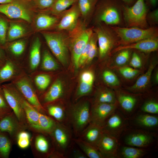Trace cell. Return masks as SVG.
I'll use <instances>...</instances> for the list:
<instances>
[{
	"instance_id": "obj_1",
	"label": "cell",
	"mask_w": 158,
	"mask_h": 158,
	"mask_svg": "<svg viewBox=\"0 0 158 158\" xmlns=\"http://www.w3.org/2000/svg\"><path fill=\"white\" fill-rule=\"evenodd\" d=\"M118 0H103L98 2L92 17L95 25L103 23L110 26L124 27L123 4Z\"/></svg>"
},
{
	"instance_id": "obj_2",
	"label": "cell",
	"mask_w": 158,
	"mask_h": 158,
	"mask_svg": "<svg viewBox=\"0 0 158 158\" xmlns=\"http://www.w3.org/2000/svg\"><path fill=\"white\" fill-rule=\"evenodd\" d=\"M93 28H87L86 24L79 20L75 27L67 32L68 46L70 47L74 66L76 69L79 67L80 57L93 32Z\"/></svg>"
},
{
	"instance_id": "obj_3",
	"label": "cell",
	"mask_w": 158,
	"mask_h": 158,
	"mask_svg": "<svg viewBox=\"0 0 158 158\" xmlns=\"http://www.w3.org/2000/svg\"><path fill=\"white\" fill-rule=\"evenodd\" d=\"M122 9L124 27H150L146 20L148 10L145 0H137L131 6L123 4Z\"/></svg>"
},
{
	"instance_id": "obj_4",
	"label": "cell",
	"mask_w": 158,
	"mask_h": 158,
	"mask_svg": "<svg viewBox=\"0 0 158 158\" xmlns=\"http://www.w3.org/2000/svg\"><path fill=\"white\" fill-rule=\"evenodd\" d=\"M93 30L97 36L99 57L101 59H104L119 46V37L111 26L103 23L95 25L93 27Z\"/></svg>"
},
{
	"instance_id": "obj_5",
	"label": "cell",
	"mask_w": 158,
	"mask_h": 158,
	"mask_svg": "<svg viewBox=\"0 0 158 158\" xmlns=\"http://www.w3.org/2000/svg\"><path fill=\"white\" fill-rule=\"evenodd\" d=\"M119 38V45H124L149 38L158 37L157 26L142 29L136 27L111 26Z\"/></svg>"
},
{
	"instance_id": "obj_6",
	"label": "cell",
	"mask_w": 158,
	"mask_h": 158,
	"mask_svg": "<svg viewBox=\"0 0 158 158\" xmlns=\"http://www.w3.org/2000/svg\"><path fill=\"white\" fill-rule=\"evenodd\" d=\"M49 49L59 61L64 66L68 63V41L65 31L42 32Z\"/></svg>"
},
{
	"instance_id": "obj_7",
	"label": "cell",
	"mask_w": 158,
	"mask_h": 158,
	"mask_svg": "<svg viewBox=\"0 0 158 158\" xmlns=\"http://www.w3.org/2000/svg\"><path fill=\"white\" fill-rule=\"evenodd\" d=\"M90 109L87 101L79 103L68 110V122L75 137H78L90 122Z\"/></svg>"
},
{
	"instance_id": "obj_8",
	"label": "cell",
	"mask_w": 158,
	"mask_h": 158,
	"mask_svg": "<svg viewBox=\"0 0 158 158\" xmlns=\"http://www.w3.org/2000/svg\"><path fill=\"white\" fill-rule=\"evenodd\" d=\"M23 97L38 111H45L38 97L31 80L25 73L11 81ZM44 114V113H43Z\"/></svg>"
},
{
	"instance_id": "obj_9",
	"label": "cell",
	"mask_w": 158,
	"mask_h": 158,
	"mask_svg": "<svg viewBox=\"0 0 158 158\" xmlns=\"http://www.w3.org/2000/svg\"><path fill=\"white\" fill-rule=\"evenodd\" d=\"M1 86L7 102L20 124L23 127L29 126L25 112L17 96V89L11 83Z\"/></svg>"
},
{
	"instance_id": "obj_10",
	"label": "cell",
	"mask_w": 158,
	"mask_h": 158,
	"mask_svg": "<svg viewBox=\"0 0 158 158\" xmlns=\"http://www.w3.org/2000/svg\"><path fill=\"white\" fill-rule=\"evenodd\" d=\"M28 5L23 0H15L12 2L0 4V13L11 18L20 19L31 21Z\"/></svg>"
},
{
	"instance_id": "obj_11",
	"label": "cell",
	"mask_w": 158,
	"mask_h": 158,
	"mask_svg": "<svg viewBox=\"0 0 158 158\" xmlns=\"http://www.w3.org/2000/svg\"><path fill=\"white\" fill-rule=\"evenodd\" d=\"M77 2L62 14L56 27L58 31L68 32L74 28L77 24L79 17L81 16Z\"/></svg>"
},
{
	"instance_id": "obj_12",
	"label": "cell",
	"mask_w": 158,
	"mask_h": 158,
	"mask_svg": "<svg viewBox=\"0 0 158 158\" xmlns=\"http://www.w3.org/2000/svg\"><path fill=\"white\" fill-rule=\"evenodd\" d=\"M116 104H95L90 109V123L102 127L107 118L116 108Z\"/></svg>"
},
{
	"instance_id": "obj_13",
	"label": "cell",
	"mask_w": 158,
	"mask_h": 158,
	"mask_svg": "<svg viewBox=\"0 0 158 158\" xmlns=\"http://www.w3.org/2000/svg\"><path fill=\"white\" fill-rule=\"evenodd\" d=\"M24 74L18 63L7 57L5 63L0 66V86L4 83L12 81Z\"/></svg>"
},
{
	"instance_id": "obj_14",
	"label": "cell",
	"mask_w": 158,
	"mask_h": 158,
	"mask_svg": "<svg viewBox=\"0 0 158 158\" xmlns=\"http://www.w3.org/2000/svg\"><path fill=\"white\" fill-rule=\"evenodd\" d=\"M50 134L57 148L63 154L70 144L71 137L70 130L64 124L57 122Z\"/></svg>"
},
{
	"instance_id": "obj_15",
	"label": "cell",
	"mask_w": 158,
	"mask_h": 158,
	"mask_svg": "<svg viewBox=\"0 0 158 158\" xmlns=\"http://www.w3.org/2000/svg\"><path fill=\"white\" fill-rule=\"evenodd\" d=\"M158 37L142 40L129 44L119 46L114 49L111 54L124 49H135L146 53H150L157 50Z\"/></svg>"
},
{
	"instance_id": "obj_16",
	"label": "cell",
	"mask_w": 158,
	"mask_h": 158,
	"mask_svg": "<svg viewBox=\"0 0 158 158\" xmlns=\"http://www.w3.org/2000/svg\"><path fill=\"white\" fill-rule=\"evenodd\" d=\"M117 147V142L115 136L104 133H103L97 145V147L103 158L114 157Z\"/></svg>"
},
{
	"instance_id": "obj_17",
	"label": "cell",
	"mask_w": 158,
	"mask_h": 158,
	"mask_svg": "<svg viewBox=\"0 0 158 158\" xmlns=\"http://www.w3.org/2000/svg\"><path fill=\"white\" fill-rule=\"evenodd\" d=\"M103 133L101 127L89 123L78 138L97 147V144Z\"/></svg>"
},
{
	"instance_id": "obj_18",
	"label": "cell",
	"mask_w": 158,
	"mask_h": 158,
	"mask_svg": "<svg viewBox=\"0 0 158 158\" xmlns=\"http://www.w3.org/2000/svg\"><path fill=\"white\" fill-rule=\"evenodd\" d=\"M23 128L13 116V112L0 119V131L8 133L10 135L18 134Z\"/></svg>"
},
{
	"instance_id": "obj_19",
	"label": "cell",
	"mask_w": 158,
	"mask_h": 158,
	"mask_svg": "<svg viewBox=\"0 0 158 158\" xmlns=\"http://www.w3.org/2000/svg\"><path fill=\"white\" fill-rule=\"evenodd\" d=\"M17 96L25 112L29 126L31 128L37 124L40 112L23 97L18 90Z\"/></svg>"
},
{
	"instance_id": "obj_20",
	"label": "cell",
	"mask_w": 158,
	"mask_h": 158,
	"mask_svg": "<svg viewBox=\"0 0 158 158\" xmlns=\"http://www.w3.org/2000/svg\"><path fill=\"white\" fill-rule=\"evenodd\" d=\"M94 79V75L91 71H87L82 73L80 76L79 86L76 94V99L87 95L91 92Z\"/></svg>"
},
{
	"instance_id": "obj_21",
	"label": "cell",
	"mask_w": 158,
	"mask_h": 158,
	"mask_svg": "<svg viewBox=\"0 0 158 158\" xmlns=\"http://www.w3.org/2000/svg\"><path fill=\"white\" fill-rule=\"evenodd\" d=\"M123 121L118 114L113 113L106 120L102 127L103 133L114 136L121 130Z\"/></svg>"
},
{
	"instance_id": "obj_22",
	"label": "cell",
	"mask_w": 158,
	"mask_h": 158,
	"mask_svg": "<svg viewBox=\"0 0 158 158\" xmlns=\"http://www.w3.org/2000/svg\"><path fill=\"white\" fill-rule=\"evenodd\" d=\"M99 0H78L77 3L81 16L86 22L92 18L96 5Z\"/></svg>"
},
{
	"instance_id": "obj_23",
	"label": "cell",
	"mask_w": 158,
	"mask_h": 158,
	"mask_svg": "<svg viewBox=\"0 0 158 158\" xmlns=\"http://www.w3.org/2000/svg\"><path fill=\"white\" fill-rule=\"evenodd\" d=\"M56 122L51 118L40 112L37 124L31 129L39 132L50 134L55 128Z\"/></svg>"
},
{
	"instance_id": "obj_24",
	"label": "cell",
	"mask_w": 158,
	"mask_h": 158,
	"mask_svg": "<svg viewBox=\"0 0 158 158\" xmlns=\"http://www.w3.org/2000/svg\"><path fill=\"white\" fill-rule=\"evenodd\" d=\"M41 46L40 41L39 38L37 37L32 43L29 54V66L32 71L36 70L40 64Z\"/></svg>"
},
{
	"instance_id": "obj_25",
	"label": "cell",
	"mask_w": 158,
	"mask_h": 158,
	"mask_svg": "<svg viewBox=\"0 0 158 158\" xmlns=\"http://www.w3.org/2000/svg\"><path fill=\"white\" fill-rule=\"evenodd\" d=\"M63 94V89L61 81L56 80L49 90L45 94L43 100L46 103L54 102L61 98Z\"/></svg>"
},
{
	"instance_id": "obj_26",
	"label": "cell",
	"mask_w": 158,
	"mask_h": 158,
	"mask_svg": "<svg viewBox=\"0 0 158 158\" xmlns=\"http://www.w3.org/2000/svg\"><path fill=\"white\" fill-rule=\"evenodd\" d=\"M152 138L149 135L143 133L131 134L125 139L126 144L137 147H143L147 146L151 142Z\"/></svg>"
},
{
	"instance_id": "obj_27",
	"label": "cell",
	"mask_w": 158,
	"mask_h": 158,
	"mask_svg": "<svg viewBox=\"0 0 158 158\" xmlns=\"http://www.w3.org/2000/svg\"><path fill=\"white\" fill-rule=\"evenodd\" d=\"M61 16H54L46 14H40L36 20V27L39 30H44L49 29L55 25L56 26Z\"/></svg>"
},
{
	"instance_id": "obj_28",
	"label": "cell",
	"mask_w": 158,
	"mask_h": 158,
	"mask_svg": "<svg viewBox=\"0 0 158 158\" xmlns=\"http://www.w3.org/2000/svg\"><path fill=\"white\" fill-rule=\"evenodd\" d=\"M157 64V61H152L146 72L139 77L134 84L130 87L129 89L133 91H138L144 89L149 83L152 72Z\"/></svg>"
},
{
	"instance_id": "obj_29",
	"label": "cell",
	"mask_w": 158,
	"mask_h": 158,
	"mask_svg": "<svg viewBox=\"0 0 158 158\" xmlns=\"http://www.w3.org/2000/svg\"><path fill=\"white\" fill-rule=\"evenodd\" d=\"M47 109L48 114L54 118L58 122L63 124L68 122V110L67 111L61 106L50 104L47 106Z\"/></svg>"
},
{
	"instance_id": "obj_30",
	"label": "cell",
	"mask_w": 158,
	"mask_h": 158,
	"mask_svg": "<svg viewBox=\"0 0 158 158\" xmlns=\"http://www.w3.org/2000/svg\"><path fill=\"white\" fill-rule=\"evenodd\" d=\"M73 140L87 157L90 158H103L96 147L86 142L79 138H74L73 139Z\"/></svg>"
},
{
	"instance_id": "obj_31",
	"label": "cell",
	"mask_w": 158,
	"mask_h": 158,
	"mask_svg": "<svg viewBox=\"0 0 158 158\" xmlns=\"http://www.w3.org/2000/svg\"><path fill=\"white\" fill-rule=\"evenodd\" d=\"M59 65L50 52L44 50L43 53L41 68L45 71H53L58 69Z\"/></svg>"
},
{
	"instance_id": "obj_32",
	"label": "cell",
	"mask_w": 158,
	"mask_h": 158,
	"mask_svg": "<svg viewBox=\"0 0 158 158\" xmlns=\"http://www.w3.org/2000/svg\"><path fill=\"white\" fill-rule=\"evenodd\" d=\"M26 33L25 28L18 23H10L7 31V42H11L23 36Z\"/></svg>"
},
{
	"instance_id": "obj_33",
	"label": "cell",
	"mask_w": 158,
	"mask_h": 158,
	"mask_svg": "<svg viewBox=\"0 0 158 158\" xmlns=\"http://www.w3.org/2000/svg\"><path fill=\"white\" fill-rule=\"evenodd\" d=\"M116 103L115 94L112 90L104 89L99 91L96 95L95 104Z\"/></svg>"
},
{
	"instance_id": "obj_34",
	"label": "cell",
	"mask_w": 158,
	"mask_h": 158,
	"mask_svg": "<svg viewBox=\"0 0 158 158\" xmlns=\"http://www.w3.org/2000/svg\"><path fill=\"white\" fill-rule=\"evenodd\" d=\"M77 1L78 0H56L49 8H51L52 13L56 16H61L68 8Z\"/></svg>"
},
{
	"instance_id": "obj_35",
	"label": "cell",
	"mask_w": 158,
	"mask_h": 158,
	"mask_svg": "<svg viewBox=\"0 0 158 158\" xmlns=\"http://www.w3.org/2000/svg\"><path fill=\"white\" fill-rule=\"evenodd\" d=\"M5 133L0 131V157L8 158L11 149V141Z\"/></svg>"
},
{
	"instance_id": "obj_36",
	"label": "cell",
	"mask_w": 158,
	"mask_h": 158,
	"mask_svg": "<svg viewBox=\"0 0 158 158\" xmlns=\"http://www.w3.org/2000/svg\"><path fill=\"white\" fill-rule=\"evenodd\" d=\"M136 121L139 125L146 127H154L158 124L157 117L147 114L139 115L137 117Z\"/></svg>"
},
{
	"instance_id": "obj_37",
	"label": "cell",
	"mask_w": 158,
	"mask_h": 158,
	"mask_svg": "<svg viewBox=\"0 0 158 158\" xmlns=\"http://www.w3.org/2000/svg\"><path fill=\"white\" fill-rule=\"evenodd\" d=\"M118 101L122 108L127 111H130L134 108L136 103V99L127 95H120L118 97Z\"/></svg>"
},
{
	"instance_id": "obj_38",
	"label": "cell",
	"mask_w": 158,
	"mask_h": 158,
	"mask_svg": "<svg viewBox=\"0 0 158 158\" xmlns=\"http://www.w3.org/2000/svg\"><path fill=\"white\" fill-rule=\"evenodd\" d=\"M132 49H126L121 50L117 53L115 57L114 62L118 66L122 67L129 61L132 53Z\"/></svg>"
},
{
	"instance_id": "obj_39",
	"label": "cell",
	"mask_w": 158,
	"mask_h": 158,
	"mask_svg": "<svg viewBox=\"0 0 158 158\" xmlns=\"http://www.w3.org/2000/svg\"><path fill=\"white\" fill-rule=\"evenodd\" d=\"M51 81V76L47 74H39L34 78L35 84L38 90L40 91L45 90L49 85Z\"/></svg>"
},
{
	"instance_id": "obj_40",
	"label": "cell",
	"mask_w": 158,
	"mask_h": 158,
	"mask_svg": "<svg viewBox=\"0 0 158 158\" xmlns=\"http://www.w3.org/2000/svg\"><path fill=\"white\" fill-rule=\"evenodd\" d=\"M26 43L24 40L14 42L7 46V48L12 54L17 57L21 56L24 52Z\"/></svg>"
},
{
	"instance_id": "obj_41",
	"label": "cell",
	"mask_w": 158,
	"mask_h": 158,
	"mask_svg": "<svg viewBox=\"0 0 158 158\" xmlns=\"http://www.w3.org/2000/svg\"><path fill=\"white\" fill-rule=\"evenodd\" d=\"M142 150L136 148L123 147L121 150V154L125 158H138L142 157L144 154Z\"/></svg>"
},
{
	"instance_id": "obj_42",
	"label": "cell",
	"mask_w": 158,
	"mask_h": 158,
	"mask_svg": "<svg viewBox=\"0 0 158 158\" xmlns=\"http://www.w3.org/2000/svg\"><path fill=\"white\" fill-rule=\"evenodd\" d=\"M90 45L88 56L86 62H91L96 56L97 51V37L96 34L93 31L90 38Z\"/></svg>"
},
{
	"instance_id": "obj_43",
	"label": "cell",
	"mask_w": 158,
	"mask_h": 158,
	"mask_svg": "<svg viewBox=\"0 0 158 158\" xmlns=\"http://www.w3.org/2000/svg\"><path fill=\"white\" fill-rule=\"evenodd\" d=\"M8 25L6 20L0 15V46L4 48L7 43Z\"/></svg>"
},
{
	"instance_id": "obj_44",
	"label": "cell",
	"mask_w": 158,
	"mask_h": 158,
	"mask_svg": "<svg viewBox=\"0 0 158 158\" xmlns=\"http://www.w3.org/2000/svg\"><path fill=\"white\" fill-rule=\"evenodd\" d=\"M12 111L8 104L1 86H0V119L11 113Z\"/></svg>"
},
{
	"instance_id": "obj_45",
	"label": "cell",
	"mask_w": 158,
	"mask_h": 158,
	"mask_svg": "<svg viewBox=\"0 0 158 158\" xmlns=\"http://www.w3.org/2000/svg\"><path fill=\"white\" fill-rule=\"evenodd\" d=\"M102 77L104 81L109 85L114 86H118L120 84L117 76L110 70L104 71L102 73Z\"/></svg>"
},
{
	"instance_id": "obj_46",
	"label": "cell",
	"mask_w": 158,
	"mask_h": 158,
	"mask_svg": "<svg viewBox=\"0 0 158 158\" xmlns=\"http://www.w3.org/2000/svg\"><path fill=\"white\" fill-rule=\"evenodd\" d=\"M35 146L37 150L41 153H46L48 152V142L46 138L42 135H38L36 138Z\"/></svg>"
},
{
	"instance_id": "obj_47",
	"label": "cell",
	"mask_w": 158,
	"mask_h": 158,
	"mask_svg": "<svg viewBox=\"0 0 158 158\" xmlns=\"http://www.w3.org/2000/svg\"><path fill=\"white\" fill-rule=\"evenodd\" d=\"M30 135L28 132L21 131L17 134V144L21 148H27L30 144Z\"/></svg>"
},
{
	"instance_id": "obj_48",
	"label": "cell",
	"mask_w": 158,
	"mask_h": 158,
	"mask_svg": "<svg viewBox=\"0 0 158 158\" xmlns=\"http://www.w3.org/2000/svg\"><path fill=\"white\" fill-rule=\"evenodd\" d=\"M120 73L125 78L130 79L134 78L139 73L136 69L128 66H122L119 68Z\"/></svg>"
},
{
	"instance_id": "obj_49",
	"label": "cell",
	"mask_w": 158,
	"mask_h": 158,
	"mask_svg": "<svg viewBox=\"0 0 158 158\" xmlns=\"http://www.w3.org/2000/svg\"><path fill=\"white\" fill-rule=\"evenodd\" d=\"M142 110L144 112L150 114H158V103L154 101H148L143 104Z\"/></svg>"
},
{
	"instance_id": "obj_50",
	"label": "cell",
	"mask_w": 158,
	"mask_h": 158,
	"mask_svg": "<svg viewBox=\"0 0 158 158\" xmlns=\"http://www.w3.org/2000/svg\"><path fill=\"white\" fill-rule=\"evenodd\" d=\"M146 20L150 27L156 26L158 24V8L147 13Z\"/></svg>"
},
{
	"instance_id": "obj_51",
	"label": "cell",
	"mask_w": 158,
	"mask_h": 158,
	"mask_svg": "<svg viewBox=\"0 0 158 158\" xmlns=\"http://www.w3.org/2000/svg\"><path fill=\"white\" fill-rule=\"evenodd\" d=\"M130 65L136 69L140 68L142 66V60L140 55L136 52H133L129 62Z\"/></svg>"
},
{
	"instance_id": "obj_52",
	"label": "cell",
	"mask_w": 158,
	"mask_h": 158,
	"mask_svg": "<svg viewBox=\"0 0 158 158\" xmlns=\"http://www.w3.org/2000/svg\"><path fill=\"white\" fill-rule=\"evenodd\" d=\"M90 45V42L89 39L88 42L86 45L80 57L79 61V66L83 65L86 62L88 55Z\"/></svg>"
},
{
	"instance_id": "obj_53",
	"label": "cell",
	"mask_w": 158,
	"mask_h": 158,
	"mask_svg": "<svg viewBox=\"0 0 158 158\" xmlns=\"http://www.w3.org/2000/svg\"><path fill=\"white\" fill-rule=\"evenodd\" d=\"M56 0H36L35 3L37 6L42 9L49 8Z\"/></svg>"
},
{
	"instance_id": "obj_54",
	"label": "cell",
	"mask_w": 158,
	"mask_h": 158,
	"mask_svg": "<svg viewBox=\"0 0 158 158\" xmlns=\"http://www.w3.org/2000/svg\"><path fill=\"white\" fill-rule=\"evenodd\" d=\"M72 157L74 158H87L84 153L77 149H74L72 152Z\"/></svg>"
},
{
	"instance_id": "obj_55",
	"label": "cell",
	"mask_w": 158,
	"mask_h": 158,
	"mask_svg": "<svg viewBox=\"0 0 158 158\" xmlns=\"http://www.w3.org/2000/svg\"><path fill=\"white\" fill-rule=\"evenodd\" d=\"M7 57L6 56L4 48L0 46V66L5 63Z\"/></svg>"
},
{
	"instance_id": "obj_56",
	"label": "cell",
	"mask_w": 158,
	"mask_h": 158,
	"mask_svg": "<svg viewBox=\"0 0 158 158\" xmlns=\"http://www.w3.org/2000/svg\"><path fill=\"white\" fill-rule=\"evenodd\" d=\"M123 1L124 4L129 5L131 6L133 5L137 0H119Z\"/></svg>"
},
{
	"instance_id": "obj_57",
	"label": "cell",
	"mask_w": 158,
	"mask_h": 158,
	"mask_svg": "<svg viewBox=\"0 0 158 158\" xmlns=\"http://www.w3.org/2000/svg\"><path fill=\"white\" fill-rule=\"evenodd\" d=\"M148 4L152 7H154L157 4V0H147Z\"/></svg>"
},
{
	"instance_id": "obj_58",
	"label": "cell",
	"mask_w": 158,
	"mask_h": 158,
	"mask_svg": "<svg viewBox=\"0 0 158 158\" xmlns=\"http://www.w3.org/2000/svg\"><path fill=\"white\" fill-rule=\"evenodd\" d=\"M15 0H0V4H5L12 2Z\"/></svg>"
},
{
	"instance_id": "obj_59",
	"label": "cell",
	"mask_w": 158,
	"mask_h": 158,
	"mask_svg": "<svg viewBox=\"0 0 158 158\" xmlns=\"http://www.w3.org/2000/svg\"><path fill=\"white\" fill-rule=\"evenodd\" d=\"M155 80L156 83H157L158 82V72L156 73L155 75Z\"/></svg>"
}]
</instances>
